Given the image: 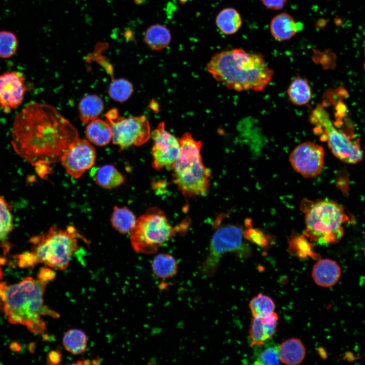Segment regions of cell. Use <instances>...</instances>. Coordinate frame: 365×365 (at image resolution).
I'll list each match as a JSON object with an SVG mask.
<instances>
[{
	"mask_svg": "<svg viewBox=\"0 0 365 365\" xmlns=\"http://www.w3.org/2000/svg\"><path fill=\"white\" fill-rule=\"evenodd\" d=\"M78 138L77 128L56 108L34 102L15 117L11 143L17 154L31 165H49L60 161Z\"/></svg>",
	"mask_w": 365,
	"mask_h": 365,
	"instance_id": "6da1fadb",
	"label": "cell"
},
{
	"mask_svg": "<svg viewBox=\"0 0 365 365\" xmlns=\"http://www.w3.org/2000/svg\"><path fill=\"white\" fill-rule=\"evenodd\" d=\"M85 133L88 140L96 145H106L112 140V131L110 124L101 119H96L89 122Z\"/></svg>",
	"mask_w": 365,
	"mask_h": 365,
	"instance_id": "ffe728a7",
	"label": "cell"
},
{
	"mask_svg": "<svg viewBox=\"0 0 365 365\" xmlns=\"http://www.w3.org/2000/svg\"><path fill=\"white\" fill-rule=\"evenodd\" d=\"M303 28V24L297 22L289 14L282 13L271 20L270 30L276 40L284 41L290 39Z\"/></svg>",
	"mask_w": 365,
	"mask_h": 365,
	"instance_id": "e0dca14e",
	"label": "cell"
},
{
	"mask_svg": "<svg viewBox=\"0 0 365 365\" xmlns=\"http://www.w3.org/2000/svg\"><path fill=\"white\" fill-rule=\"evenodd\" d=\"M56 276V273L52 270L47 268L40 269L38 276V279L44 282L52 280Z\"/></svg>",
	"mask_w": 365,
	"mask_h": 365,
	"instance_id": "8d00e7d4",
	"label": "cell"
},
{
	"mask_svg": "<svg viewBox=\"0 0 365 365\" xmlns=\"http://www.w3.org/2000/svg\"><path fill=\"white\" fill-rule=\"evenodd\" d=\"M364 257H365V248L364 249Z\"/></svg>",
	"mask_w": 365,
	"mask_h": 365,
	"instance_id": "b9f144b4",
	"label": "cell"
},
{
	"mask_svg": "<svg viewBox=\"0 0 365 365\" xmlns=\"http://www.w3.org/2000/svg\"><path fill=\"white\" fill-rule=\"evenodd\" d=\"M6 286V284L5 283H0V309L2 310V296L3 294L4 290Z\"/></svg>",
	"mask_w": 365,
	"mask_h": 365,
	"instance_id": "ab89813d",
	"label": "cell"
},
{
	"mask_svg": "<svg viewBox=\"0 0 365 365\" xmlns=\"http://www.w3.org/2000/svg\"><path fill=\"white\" fill-rule=\"evenodd\" d=\"M278 347L275 345L265 348L258 355L254 364L260 365L278 364L280 363Z\"/></svg>",
	"mask_w": 365,
	"mask_h": 365,
	"instance_id": "d6a6232c",
	"label": "cell"
},
{
	"mask_svg": "<svg viewBox=\"0 0 365 365\" xmlns=\"http://www.w3.org/2000/svg\"><path fill=\"white\" fill-rule=\"evenodd\" d=\"M78 108L81 121L87 124L97 119L104 109V104L99 96L89 94L81 99Z\"/></svg>",
	"mask_w": 365,
	"mask_h": 365,
	"instance_id": "44dd1931",
	"label": "cell"
},
{
	"mask_svg": "<svg viewBox=\"0 0 365 365\" xmlns=\"http://www.w3.org/2000/svg\"><path fill=\"white\" fill-rule=\"evenodd\" d=\"M11 348L14 351H18L20 350V346L16 343H13L11 345Z\"/></svg>",
	"mask_w": 365,
	"mask_h": 365,
	"instance_id": "60d3db41",
	"label": "cell"
},
{
	"mask_svg": "<svg viewBox=\"0 0 365 365\" xmlns=\"http://www.w3.org/2000/svg\"><path fill=\"white\" fill-rule=\"evenodd\" d=\"M249 307L253 317H263L273 312L275 306L270 297L259 294L250 300Z\"/></svg>",
	"mask_w": 365,
	"mask_h": 365,
	"instance_id": "83f0119b",
	"label": "cell"
},
{
	"mask_svg": "<svg viewBox=\"0 0 365 365\" xmlns=\"http://www.w3.org/2000/svg\"><path fill=\"white\" fill-rule=\"evenodd\" d=\"M96 157L93 145L87 140L78 138L63 154L60 161L69 175L79 178L95 164Z\"/></svg>",
	"mask_w": 365,
	"mask_h": 365,
	"instance_id": "4fadbf2b",
	"label": "cell"
},
{
	"mask_svg": "<svg viewBox=\"0 0 365 365\" xmlns=\"http://www.w3.org/2000/svg\"><path fill=\"white\" fill-rule=\"evenodd\" d=\"M46 283L28 277L20 282L6 285L2 296V308L11 323L21 324L32 333L41 334L46 329L42 315L55 318L56 312L44 305L43 296Z\"/></svg>",
	"mask_w": 365,
	"mask_h": 365,
	"instance_id": "3957f363",
	"label": "cell"
},
{
	"mask_svg": "<svg viewBox=\"0 0 365 365\" xmlns=\"http://www.w3.org/2000/svg\"><path fill=\"white\" fill-rule=\"evenodd\" d=\"M136 220L135 215L128 208L114 207L111 222L113 227L119 233L125 234L130 232Z\"/></svg>",
	"mask_w": 365,
	"mask_h": 365,
	"instance_id": "484cf974",
	"label": "cell"
},
{
	"mask_svg": "<svg viewBox=\"0 0 365 365\" xmlns=\"http://www.w3.org/2000/svg\"><path fill=\"white\" fill-rule=\"evenodd\" d=\"M278 316L273 312L263 317H253L249 330L250 346H262L276 331Z\"/></svg>",
	"mask_w": 365,
	"mask_h": 365,
	"instance_id": "9a60e30c",
	"label": "cell"
},
{
	"mask_svg": "<svg viewBox=\"0 0 365 365\" xmlns=\"http://www.w3.org/2000/svg\"><path fill=\"white\" fill-rule=\"evenodd\" d=\"M91 175L99 186L106 189L116 188L124 182L123 175L115 166L111 164L93 169Z\"/></svg>",
	"mask_w": 365,
	"mask_h": 365,
	"instance_id": "d6986e66",
	"label": "cell"
},
{
	"mask_svg": "<svg viewBox=\"0 0 365 365\" xmlns=\"http://www.w3.org/2000/svg\"><path fill=\"white\" fill-rule=\"evenodd\" d=\"M18 41L16 35L7 30L0 31V58H8L17 51Z\"/></svg>",
	"mask_w": 365,
	"mask_h": 365,
	"instance_id": "4dcf8cb0",
	"label": "cell"
},
{
	"mask_svg": "<svg viewBox=\"0 0 365 365\" xmlns=\"http://www.w3.org/2000/svg\"><path fill=\"white\" fill-rule=\"evenodd\" d=\"M186 225L185 223L173 228L161 211L151 209L136 220L130 232L131 245L137 252L154 253L180 229L186 227Z\"/></svg>",
	"mask_w": 365,
	"mask_h": 365,
	"instance_id": "52a82bcc",
	"label": "cell"
},
{
	"mask_svg": "<svg viewBox=\"0 0 365 365\" xmlns=\"http://www.w3.org/2000/svg\"><path fill=\"white\" fill-rule=\"evenodd\" d=\"M364 68H365V63H364Z\"/></svg>",
	"mask_w": 365,
	"mask_h": 365,
	"instance_id": "7bdbcfd3",
	"label": "cell"
},
{
	"mask_svg": "<svg viewBox=\"0 0 365 365\" xmlns=\"http://www.w3.org/2000/svg\"><path fill=\"white\" fill-rule=\"evenodd\" d=\"M294 169L306 178H313L321 172L324 166V151L320 145L305 141L297 145L289 156Z\"/></svg>",
	"mask_w": 365,
	"mask_h": 365,
	"instance_id": "8fae6325",
	"label": "cell"
},
{
	"mask_svg": "<svg viewBox=\"0 0 365 365\" xmlns=\"http://www.w3.org/2000/svg\"><path fill=\"white\" fill-rule=\"evenodd\" d=\"M280 361L286 364L300 363L306 355L305 347L299 339L292 338L286 340L278 347Z\"/></svg>",
	"mask_w": 365,
	"mask_h": 365,
	"instance_id": "ac0fdd59",
	"label": "cell"
},
{
	"mask_svg": "<svg viewBox=\"0 0 365 365\" xmlns=\"http://www.w3.org/2000/svg\"><path fill=\"white\" fill-rule=\"evenodd\" d=\"M47 360L50 364H58L61 360V354L58 351H51L48 354Z\"/></svg>",
	"mask_w": 365,
	"mask_h": 365,
	"instance_id": "f35d334b",
	"label": "cell"
},
{
	"mask_svg": "<svg viewBox=\"0 0 365 365\" xmlns=\"http://www.w3.org/2000/svg\"><path fill=\"white\" fill-rule=\"evenodd\" d=\"M243 236L244 238L262 247H268L270 243L269 237L258 229L247 228L243 231Z\"/></svg>",
	"mask_w": 365,
	"mask_h": 365,
	"instance_id": "836d02e7",
	"label": "cell"
},
{
	"mask_svg": "<svg viewBox=\"0 0 365 365\" xmlns=\"http://www.w3.org/2000/svg\"><path fill=\"white\" fill-rule=\"evenodd\" d=\"M81 238V235L73 226L64 230L53 226L44 234L30 239L34 244L31 252L37 263L63 270L67 267L73 253L78 250V239Z\"/></svg>",
	"mask_w": 365,
	"mask_h": 365,
	"instance_id": "8992f818",
	"label": "cell"
},
{
	"mask_svg": "<svg viewBox=\"0 0 365 365\" xmlns=\"http://www.w3.org/2000/svg\"><path fill=\"white\" fill-rule=\"evenodd\" d=\"M86 60L88 62L92 60L96 61L105 70L112 78H113V67L106 58L101 55V53L94 51L87 56Z\"/></svg>",
	"mask_w": 365,
	"mask_h": 365,
	"instance_id": "e575fe53",
	"label": "cell"
},
{
	"mask_svg": "<svg viewBox=\"0 0 365 365\" xmlns=\"http://www.w3.org/2000/svg\"><path fill=\"white\" fill-rule=\"evenodd\" d=\"M305 235L320 244L336 243L344 235L342 225L348 221L343 207L331 200L312 202L305 209Z\"/></svg>",
	"mask_w": 365,
	"mask_h": 365,
	"instance_id": "5b68a950",
	"label": "cell"
},
{
	"mask_svg": "<svg viewBox=\"0 0 365 365\" xmlns=\"http://www.w3.org/2000/svg\"><path fill=\"white\" fill-rule=\"evenodd\" d=\"M243 238V231L237 226L228 225L218 228L211 238L208 253L200 266L201 275L206 278L214 275L222 256L241 250Z\"/></svg>",
	"mask_w": 365,
	"mask_h": 365,
	"instance_id": "30bf717a",
	"label": "cell"
},
{
	"mask_svg": "<svg viewBox=\"0 0 365 365\" xmlns=\"http://www.w3.org/2000/svg\"><path fill=\"white\" fill-rule=\"evenodd\" d=\"M309 241L305 235L295 236L289 242V251L300 258L310 257L317 259L318 256L312 250V244Z\"/></svg>",
	"mask_w": 365,
	"mask_h": 365,
	"instance_id": "f546056e",
	"label": "cell"
},
{
	"mask_svg": "<svg viewBox=\"0 0 365 365\" xmlns=\"http://www.w3.org/2000/svg\"><path fill=\"white\" fill-rule=\"evenodd\" d=\"M287 0H261L263 5L268 9L273 10L282 9Z\"/></svg>",
	"mask_w": 365,
	"mask_h": 365,
	"instance_id": "74e56055",
	"label": "cell"
},
{
	"mask_svg": "<svg viewBox=\"0 0 365 365\" xmlns=\"http://www.w3.org/2000/svg\"><path fill=\"white\" fill-rule=\"evenodd\" d=\"M21 268L33 267L37 263L35 256L31 252H25L16 256Z\"/></svg>",
	"mask_w": 365,
	"mask_h": 365,
	"instance_id": "d590c367",
	"label": "cell"
},
{
	"mask_svg": "<svg viewBox=\"0 0 365 365\" xmlns=\"http://www.w3.org/2000/svg\"><path fill=\"white\" fill-rule=\"evenodd\" d=\"M177 263L175 259L168 253H159L156 256L152 263L154 275L162 279L174 277L177 272Z\"/></svg>",
	"mask_w": 365,
	"mask_h": 365,
	"instance_id": "d4e9b609",
	"label": "cell"
},
{
	"mask_svg": "<svg viewBox=\"0 0 365 365\" xmlns=\"http://www.w3.org/2000/svg\"><path fill=\"white\" fill-rule=\"evenodd\" d=\"M310 119L320 138L327 141L334 155L340 160L349 164L360 161L363 157L359 142L333 125L328 113L321 105L312 111Z\"/></svg>",
	"mask_w": 365,
	"mask_h": 365,
	"instance_id": "ba28073f",
	"label": "cell"
},
{
	"mask_svg": "<svg viewBox=\"0 0 365 365\" xmlns=\"http://www.w3.org/2000/svg\"><path fill=\"white\" fill-rule=\"evenodd\" d=\"M13 227V217L10 207L0 196V241L7 239Z\"/></svg>",
	"mask_w": 365,
	"mask_h": 365,
	"instance_id": "1f68e13d",
	"label": "cell"
},
{
	"mask_svg": "<svg viewBox=\"0 0 365 365\" xmlns=\"http://www.w3.org/2000/svg\"><path fill=\"white\" fill-rule=\"evenodd\" d=\"M206 68L215 80L237 91H261L271 82L274 74L263 55L241 49L216 53Z\"/></svg>",
	"mask_w": 365,
	"mask_h": 365,
	"instance_id": "7a4b0ae2",
	"label": "cell"
},
{
	"mask_svg": "<svg viewBox=\"0 0 365 365\" xmlns=\"http://www.w3.org/2000/svg\"><path fill=\"white\" fill-rule=\"evenodd\" d=\"M133 92L132 84L127 80L121 78L114 79L110 84L108 93L113 100L118 102L127 100Z\"/></svg>",
	"mask_w": 365,
	"mask_h": 365,
	"instance_id": "f1b7e54d",
	"label": "cell"
},
{
	"mask_svg": "<svg viewBox=\"0 0 365 365\" xmlns=\"http://www.w3.org/2000/svg\"><path fill=\"white\" fill-rule=\"evenodd\" d=\"M171 40V35L169 30L160 24L151 25L147 29L144 35L146 45L156 51L166 48L170 44Z\"/></svg>",
	"mask_w": 365,
	"mask_h": 365,
	"instance_id": "7402d4cb",
	"label": "cell"
},
{
	"mask_svg": "<svg viewBox=\"0 0 365 365\" xmlns=\"http://www.w3.org/2000/svg\"><path fill=\"white\" fill-rule=\"evenodd\" d=\"M341 275L339 265L334 261L324 259L318 261L314 265L312 278L316 284L325 287L335 285Z\"/></svg>",
	"mask_w": 365,
	"mask_h": 365,
	"instance_id": "2e32d148",
	"label": "cell"
},
{
	"mask_svg": "<svg viewBox=\"0 0 365 365\" xmlns=\"http://www.w3.org/2000/svg\"><path fill=\"white\" fill-rule=\"evenodd\" d=\"M62 342L67 351L73 354H80L85 351L87 336L82 330L71 329L65 333Z\"/></svg>",
	"mask_w": 365,
	"mask_h": 365,
	"instance_id": "4316f807",
	"label": "cell"
},
{
	"mask_svg": "<svg viewBox=\"0 0 365 365\" xmlns=\"http://www.w3.org/2000/svg\"><path fill=\"white\" fill-rule=\"evenodd\" d=\"M290 101L296 105L307 104L311 99L312 91L308 81L301 77L295 78L287 89Z\"/></svg>",
	"mask_w": 365,
	"mask_h": 365,
	"instance_id": "cb8c5ba5",
	"label": "cell"
},
{
	"mask_svg": "<svg viewBox=\"0 0 365 365\" xmlns=\"http://www.w3.org/2000/svg\"><path fill=\"white\" fill-rule=\"evenodd\" d=\"M152 136L153 167L157 170L172 169L179 152V139L166 130L163 122L158 125Z\"/></svg>",
	"mask_w": 365,
	"mask_h": 365,
	"instance_id": "7c38bea8",
	"label": "cell"
},
{
	"mask_svg": "<svg viewBox=\"0 0 365 365\" xmlns=\"http://www.w3.org/2000/svg\"><path fill=\"white\" fill-rule=\"evenodd\" d=\"M179 143V154L172 168L174 182L186 197L204 196L209 190L211 171L202 160V142L186 132Z\"/></svg>",
	"mask_w": 365,
	"mask_h": 365,
	"instance_id": "277c9868",
	"label": "cell"
},
{
	"mask_svg": "<svg viewBox=\"0 0 365 365\" xmlns=\"http://www.w3.org/2000/svg\"><path fill=\"white\" fill-rule=\"evenodd\" d=\"M112 131V141L121 150L132 145L140 146L151 136L149 121L144 115L121 117L116 108L109 110L105 115Z\"/></svg>",
	"mask_w": 365,
	"mask_h": 365,
	"instance_id": "9c48e42d",
	"label": "cell"
},
{
	"mask_svg": "<svg viewBox=\"0 0 365 365\" xmlns=\"http://www.w3.org/2000/svg\"><path fill=\"white\" fill-rule=\"evenodd\" d=\"M218 29L224 34L231 35L236 33L242 25V18L239 12L232 8L221 10L215 18Z\"/></svg>",
	"mask_w": 365,
	"mask_h": 365,
	"instance_id": "603a6c76",
	"label": "cell"
},
{
	"mask_svg": "<svg viewBox=\"0 0 365 365\" xmlns=\"http://www.w3.org/2000/svg\"><path fill=\"white\" fill-rule=\"evenodd\" d=\"M27 91L24 75L18 71L0 75V107L8 113L23 102Z\"/></svg>",
	"mask_w": 365,
	"mask_h": 365,
	"instance_id": "5bb4252c",
	"label": "cell"
}]
</instances>
